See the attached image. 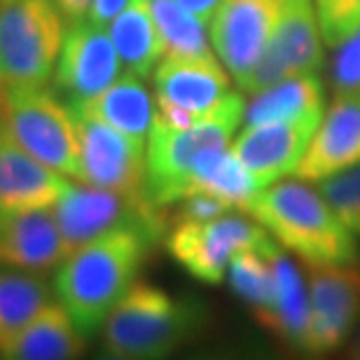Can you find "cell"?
<instances>
[{"label": "cell", "instance_id": "1", "mask_svg": "<svg viewBox=\"0 0 360 360\" xmlns=\"http://www.w3.org/2000/svg\"><path fill=\"white\" fill-rule=\"evenodd\" d=\"M160 241L139 227L115 229L77 246L56 267V300L87 340L101 333Z\"/></svg>", "mask_w": 360, "mask_h": 360}, {"label": "cell", "instance_id": "2", "mask_svg": "<svg viewBox=\"0 0 360 360\" xmlns=\"http://www.w3.org/2000/svg\"><path fill=\"white\" fill-rule=\"evenodd\" d=\"M271 234V239L307 267L354 264L356 236L333 211L321 190L307 180H278L262 187L248 211Z\"/></svg>", "mask_w": 360, "mask_h": 360}, {"label": "cell", "instance_id": "3", "mask_svg": "<svg viewBox=\"0 0 360 360\" xmlns=\"http://www.w3.org/2000/svg\"><path fill=\"white\" fill-rule=\"evenodd\" d=\"M201 302L176 297L160 285L136 281L103 323V351L122 360L167 358L204 328Z\"/></svg>", "mask_w": 360, "mask_h": 360}, {"label": "cell", "instance_id": "4", "mask_svg": "<svg viewBox=\"0 0 360 360\" xmlns=\"http://www.w3.org/2000/svg\"><path fill=\"white\" fill-rule=\"evenodd\" d=\"M243 115V91H232L211 112L183 129L167 124L157 115L146 146V197L157 208L178 204L201 157L232 146Z\"/></svg>", "mask_w": 360, "mask_h": 360}, {"label": "cell", "instance_id": "5", "mask_svg": "<svg viewBox=\"0 0 360 360\" xmlns=\"http://www.w3.org/2000/svg\"><path fill=\"white\" fill-rule=\"evenodd\" d=\"M66 24L54 0L0 3V87H47Z\"/></svg>", "mask_w": 360, "mask_h": 360}, {"label": "cell", "instance_id": "6", "mask_svg": "<svg viewBox=\"0 0 360 360\" xmlns=\"http://www.w3.org/2000/svg\"><path fill=\"white\" fill-rule=\"evenodd\" d=\"M0 124L35 160L80 180V134L66 101L47 87H0Z\"/></svg>", "mask_w": 360, "mask_h": 360}, {"label": "cell", "instance_id": "7", "mask_svg": "<svg viewBox=\"0 0 360 360\" xmlns=\"http://www.w3.org/2000/svg\"><path fill=\"white\" fill-rule=\"evenodd\" d=\"M169 255L201 283L218 285L239 250H271L276 241L255 218L225 213L211 220H176L167 236Z\"/></svg>", "mask_w": 360, "mask_h": 360}, {"label": "cell", "instance_id": "8", "mask_svg": "<svg viewBox=\"0 0 360 360\" xmlns=\"http://www.w3.org/2000/svg\"><path fill=\"white\" fill-rule=\"evenodd\" d=\"M68 246L77 248L91 239L124 227H139L164 239L169 220L164 208H157L146 194H122L89 183H70L52 206Z\"/></svg>", "mask_w": 360, "mask_h": 360}, {"label": "cell", "instance_id": "9", "mask_svg": "<svg viewBox=\"0 0 360 360\" xmlns=\"http://www.w3.org/2000/svg\"><path fill=\"white\" fill-rule=\"evenodd\" d=\"M153 82L157 115L178 129L190 127L232 94L218 56H167L157 63Z\"/></svg>", "mask_w": 360, "mask_h": 360}, {"label": "cell", "instance_id": "10", "mask_svg": "<svg viewBox=\"0 0 360 360\" xmlns=\"http://www.w3.org/2000/svg\"><path fill=\"white\" fill-rule=\"evenodd\" d=\"M309 326L300 349L330 354L351 340L360 319V269L354 264L309 267Z\"/></svg>", "mask_w": 360, "mask_h": 360}, {"label": "cell", "instance_id": "11", "mask_svg": "<svg viewBox=\"0 0 360 360\" xmlns=\"http://www.w3.org/2000/svg\"><path fill=\"white\" fill-rule=\"evenodd\" d=\"M73 115L77 134H80V183L122 194H136V197L146 194L148 143L136 141L91 115H84L80 110H73Z\"/></svg>", "mask_w": 360, "mask_h": 360}, {"label": "cell", "instance_id": "12", "mask_svg": "<svg viewBox=\"0 0 360 360\" xmlns=\"http://www.w3.org/2000/svg\"><path fill=\"white\" fill-rule=\"evenodd\" d=\"M124 63L105 26L87 17L70 21L56 61L54 87L63 101H84L117 80Z\"/></svg>", "mask_w": 360, "mask_h": 360}, {"label": "cell", "instance_id": "13", "mask_svg": "<svg viewBox=\"0 0 360 360\" xmlns=\"http://www.w3.org/2000/svg\"><path fill=\"white\" fill-rule=\"evenodd\" d=\"M285 0H220L211 19L213 49L239 84L276 31Z\"/></svg>", "mask_w": 360, "mask_h": 360}, {"label": "cell", "instance_id": "14", "mask_svg": "<svg viewBox=\"0 0 360 360\" xmlns=\"http://www.w3.org/2000/svg\"><path fill=\"white\" fill-rule=\"evenodd\" d=\"M323 117L246 124L232 141L234 155L260 187L297 174V167Z\"/></svg>", "mask_w": 360, "mask_h": 360}, {"label": "cell", "instance_id": "15", "mask_svg": "<svg viewBox=\"0 0 360 360\" xmlns=\"http://www.w3.org/2000/svg\"><path fill=\"white\" fill-rule=\"evenodd\" d=\"M360 164V89L337 91L297 167V178L321 183Z\"/></svg>", "mask_w": 360, "mask_h": 360}, {"label": "cell", "instance_id": "16", "mask_svg": "<svg viewBox=\"0 0 360 360\" xmlns=\"http://www.w3.org/2000/svg\"><path fill=\"white\" fill-rule=\"evenodd\" d=\"M73 253L52 208L0 215V269L49 271Z\"/></svg>", "mask_w": 360, "mask_h": 360}, {"label": "cell", "instance_id": "17", "mask_svg": "<svg viewBox=\"0 0 360 360\" xmlns=\"http://www.w3.org/2000/svg\"><path fill=\"white\" fill-rule=\"evenodd\" d=\"M70 183L28 155L0 124V215L52 208Z\"/></svg>", "mask_w": 360, "mask_h": 360}, {"label": "cell", "instance_id": "18", "mask_svg": "<svg viewBox=\"0 0 360 360\" xmlns=\"http://www.w3.org/2000/svg\"><path fill=\"white\" fill-rule=\"evenodd\" d=\"M66 103L73 110L91 115L141 143H148V134L157 117V101L146 87L143 77L129 73V70L96 96L84 101H66Z\"/></svg>", "mask_w": 360, "mask_h": 360}, {"label": "cell", "instance_id": "19", "mask_svg": "<svg viewBox=\"0 0 360 360\" xmlns=\"http://www.w3.org/2000/svg\"><path fill=\"white\" fill-rule=\"evenodd\" d=\"M84 337L59 302H49L17 335L0 347L7 360H70L82 356Z\"/></svg>", "mask_w": 360, "mask_h": 360}, {"label": "cell", "instance_id": "20", "mask_svg": "<svg viewBox=\"0 0 360 360\" xmlns=\"http://www.w3.org/2000/svg\"><path fill=\"white\" fill-rule=\"evenodd\" d=\"M269 257L274 264V276H276V297H274L269 309H264L262 314L255 316V321L267 333L278 337L283 344L300 349L302 337H304L309 326L307 281L295 260L288 255V250L283 253L281 246H276L269 253Z\"/></svg>", "mask_w": 360, "mask_h": 360}, {"label": "cell", "instance_id": "21", "mask_svg": "<svg viewBox=\"0 0 360 360\" xmlns=\"http://www.w3.org/2000/svg\"><path fill=\"white\" fill-rule=\"evenodd\" d=\"M326 112V89L319 73L290 75L274 87L255 94L246 103V124H267L304 117H323Z\"/></svg>", "mask_w": 360, "mask_h": 360}, {"label": "cell", "instance_id": "22", "mask_svg": "<svg viewBox=\"0 0 360 360\" xmlns=\"http://www.w3.org/2000/svg\"><path fill=\"white\" fill-rule=\"evenodd\" d=\"M108 26L124 70L148 80L164 56V42L150 10V0H129Z\"/></svg>", "mask_w": 360, "mask_h": 360}, {"label": "cell", "instance_id": "23", "mask_svg": "<svg viewBox=\"0 0 360 360\" xmlns=\"http://www.w3.org/2000/svg\"><path fill=\"white\" fill-rule=\"evenodd\" d=\"M292 75L319 73L323 66V33L314 0H285L271 35Z\"/></svg>", "mask_w": 360, "mask_h": 360}, {"label": "cell", "instance_id": "24", "mask_svg": "<svg viewBox=\"0 0 360 360\" xmlns=\"http://www.w3.org/2000/svg\"><path fill=\"white\" fill-rule=\"evenodd\" d=\"M260 190L262 187L255 183V178L248 174V169L243 167L239 157L234 155L232 146H229L201 157L190 178H187L183 197L194 192H206L225 201L229 208L248 211L250 201L255 199V194Z\"/></svg>", "mask_w": 360, "mask_h": 360}, {"label": "cell", "instance_id": "25", "mask_svg": "<svg viewBox=\"0 0 360 360\" xmlns=\"http://www.w3.org/2000/svg\"><path fill=\"white\" fill-rule=\"evenodd\" d=\"M49 304V285L38 271L0 269V347Z\"/></svg>", "mask_w": 360, "mask_h": 360}, {"label": "cell", "instance_id": "26", "mask_svg": "<svg viewBox=\"0 0 360 360\" xmlns=\"http://www.w3.org/2000/svg\"><path fill=\"white\" fill-rule=\"evenodd\" d=\"M167 56H218L208 42V24L178 0H150Z\"/></svg>", "mask_w": 360, "mask_h": 360}, {"label": "cell", "instance_id": "27", "mask_svg": "<svg viewBox=\"0 0 360 360\" xmlns=\"http://www.w3.org/2000/svg\"><path fill=\"white\" fill-rule=\"evenodd\" d=\"M271 250H267V253L253 248L239 250L227 267L229 288H232L236 297L253 309V316L269 309L274 297H276V276H274V264L269 257Z\"/></svg>", "mask_w": 360, "mask_h": 360}, {"label": "cell", "instance_id": "28", "mask_svg": "<svg viewBox=\"0 0 360 360\" xmlns=\"http://www.w3.org/2000/svg\"><path fill=\"white\" fill-rule=\"evenodd\" d=\"M319 190L349 232L360 239V164L319 183Z\"/></svg>", "mask_w": 360, "mask_h": 360}, {"label": "cell", "instance_id": "29", "mask_svg": "<svg viewBox=\"0 0 360 360\" xmlns=\"http://www.w3.org/2000/svg\"><path fill=\"white\" fill-rule=\"evenodd\" d=\"M323 40L340 47L360 31V0H314Z\"/></svg>", "mask_w": 360, "mask_h": 360}, {"label": "cell", "instance_id": "30", "mask_svg": "<svg viewBox=\"0 0 360 360\" xmlns=\"http://www.w3.org/2000/svg\"><path fill=\"white\" fill-rule=\"evenodd\" d=\"M340 47L342 52L337 54L333 70L337 91L360 89V31Z\"/></svg>", "mask_w": 360, "mask_h": 360}, {"label": "cell", "instance_id": "31", "mask_svg": "<svg viewBox=\"0 0 360 360\" xmlns=\"http://www.w3.org/2000/svg\"><path fill=\"white\" fill-rule=\"evenodd\" d=\"M229 211H234V208H229L225 201H220L218 197H213V194L194 192L178 201L176 220H211V218H218V215H225Z\"/></svg>", "mask_w": 360, "mask_h": 360}, {"label": "cell", "instance_id": "32", "mask_svg": "<svg viewBox=\"0 0 360 360\" xmlns=\"http://www.w3.org/2000/svg\"><path fill=\"white\" fill-rule=\"evenodd\" d=\"M129 3V0H91L87 19L98 26H108L110 21L117 17L120 10Z\"/></svg>", "mask_w": 360, "mask_h": 360}, {"label": "cell", "instance_id": "33", "mask_svg": "<svg viewBox=\"0 0 360 360\" xmlns=\"http://www.w3.org/2000/svg\"><path fill=\"white\" fill-rule=\"evenodd\" d=\"M56 7L61 10L63 19L68 21H77V19H84L89 12V3L91 0H54Z\"/></svg>", "mask_w": 360, "mask_h": 360}, {"label": "cell", "instance_id": "34", "mask_svg": "<svg viewBox=\"0 0 360 360\" xmlns=\"http://www.w3.org/2000/svg\"><path fill=\"white\" fill-rule=\"evenodd\" d=\"M178 3H183L187 10L197 14V17L204 21V24L211 26V19H213L215 10H218L220 0H178Z\"/></svg>", "mask_w": 360, "mask_h": 360}, {"label": "cell", "instance_id": "35", "mask_svg": "<svg viewBox=\"0 0 360 360\" xmlns=\"http://www.w3.org/2000/svg\"><path fill=\"white\" fill-rule=\"evenodd\" d=\"M349 356L351 358H360V319H358V326L351 335V342H349Z\"/></svg>", "mask_w": 360, "mask_h": 360}, {"label": "cell", "instance_id": "36", "mask_svg": "<svg viewBox=\"0 0 360 360\" xmlns=\"http://www.w3.org/2000/svg\"><path fill=\"white\" fill-rule=\"evenodd\" d=\"M0 3H5V0H0Z\"/></svg>", "mask_w": 360, "mask_h": 360}]
</instances>
